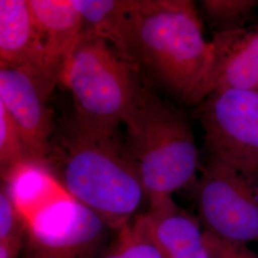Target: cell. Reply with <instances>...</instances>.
<instances>
[{"instance_id": "6da1fadb", "label": "cell", "mask_w": 258, "mask_h": 258, "mask_svg": "<svg viewBox=\"0 0 258 258\" xmlns=\"http://www.w3.org/2000/svg\"><path fill=\"white\" fill-rule=\"evenodd\" d=\"M213 55L194 1L133 0L129 62L182 102H203Z\"/></svg>"}, {"instance_id": "7a4b0ae2", "label": "cell", "mask_w": 258, "mask_h": 258, "mask_svg": "<svg viewBox=\"0 0 258 258\" xmlns=\"http://www.w3.org/2000/svg\"><path fill=\"white\" fill-rule=\"evenodd\" d=\"M46 165L74 199L120 231L147 198L138 169L116 133L86 128L74 120L52 138Z\"/></svg>"}, {"instance_id": "3957f363", "label": "cell", "mask_w": 258, "mask_h": 258, "mask_svg": "<svg viewBox=\"0 0 258 258\" xmlns=\"http://www.w3.org/2000/svg\"><path fill=\"white\" fill-rule=\"evenodd\" d=\"M123 124L129 156L149 202L191 184L200 169L199 151L184 112L142 85Z\"/></svg>"}, {"instance_id": "277c9868", "label": "cell", "mask_w": 258, "mask_h": 258, "mask_svg": "<svg viewBox=\"0 0 258 258\" xmlns=\"http://www.w3.org/2000/svg\"><path fill=\"white\" fill-rule=\"evenodd\" d=\"M136 73L106 40L83 32L58 80L73 96V120L86 128L116 133L142 87Z\"/></svg>"}, {"instance_id": "5b68a950", "label": "cell", "mask_w": 258, "mask_h": 258, "mask_svg": "<svg viewBox=\"0 0 258 258\" xmlns=\"http://www.w3.org/2000/svg\"><path fill=\"white\" fill-rule=\"evenodd\" d=\"M210 159L258 186V90L211 93L198 108Z\"/></svg>"}, {"instance_id": "8992f818", "label": "cell", "mask_w": 258, "mask_h": 258, "mask_svg": "<svg viewBox=\"0 0 258 258\" xmlns=\"http://www.w3.org/2000/svg\"><path fill=\"white\" fill-rule=\"evenodd\" d=\"M196 188L205 231L233 242H258V186L209 160Z\"/></svg>"}, {"instance_id": "52a82bcc", "label": "cell", "mask_w": 258, "mask_h": 258, "mask_svg": "<svg viewBox=\"0 0 258 258\" xmlns=\"http://www.w3.org/2000/svg\"><path fill=\"white\" fill-rule=\"evenodd\" d=\"M24 227L29 258H94L109 228L72 196Z\"/></svg>"}, {"instance_id": "ba28073f", "label": "cell", "mask_w": 258, "mask_h": 258, "mask_svg": "<svg viewBox=\"0 0 258 258\" xmlns=\"http://www.w3.org/2000/svg\"><path fill=\"white\" fill-rule=\"evenodd\" d=\"M54 85L27 69L0 66V103L14 120L31 161L42 164L54 133L46 103Z\"/></svg>"}, {"instance_id": "9c48e42d", "label": "cell", "mask_w": 258, "mask_h": 258, "mask_svg": "<svg viewBox=\"0 0 258 258\" xmlns=\"http://www.w3.org/2000/svg\"><path fill=\"white\" fill-rule=\"evenodd\" d=\"M212 42L214 55L205 99L218 90H258V25L217 32Z\"/></svg>"}, {"instance_id": "30bf717a", "label": "cell", "mask_w": 258, "mask_h": 258, "mask_svg": "<svg viewBox=\"0 0 258 258\" xmlns=\"http://www.w3.org/2000/svg\"><path fill=\"white\" fill-rule=\"evenodd\" d=\"M0 64L27 69L56 83L47 69L29 0L0 1Z\"/></svg>"}, {"instance_id": "8fae6325", "label": "cell", "mask_w": 258, "mask_h": 258, "mask_svg": "<svg viewBox=\"0 0 258 258\" xmlns=\"http://www.w3.org/2000/svg\"><path fill=\"white\" fill-rule=\"evenodd\" d=\"M47 69L56 82L82 37L83 19L72 0H29Z\"/></svg>"}, {"instance_id": "7c38bea8", "label": "cell", "mask_w": 258, "mask_h": 258, "mask_svg": "<svg viewBox=\"0 0 258 258\" xmlns=\"http://www.w3.org/2000/svg\"><path fill=\"white\" fill-rule=\"evenodd\" d=\"M149 204L145 217L164 258H211L199 223L180 209L171 196Z\"/></svg>"}, {"instance_id": "4fadbf2b", "label": "cell", "mask_w": 258, "mask_h": 258, "mask_svg": "<svg viewBox=\"0 0 258 258\" xmlns=\"http://www.w3.org/2000/svg\"><path fill=\"white\" fill-rule=\"evenodd\" d=\"M5 183L24 225L51 206L71 197L46 164L42 163L28 161Z\"/></svg>"}, {"instance_id": "5bb4252c", "label": "cell", "mask_w": 258, "mask_h": 258, "mask_svg": "<svg viewBox=\"0 0 258 258\" xmlns=\"http://www.w3.org/2000/svg\"><path fill=\"white\" fill-rule=\"evenodd\" d=\"M83 19V32L106 40L128 60L133 0H72ZM132 64V63H131Z\"/></svg>"}, {"instance_id": "9a60e30c", "label": "cell", "mask_w": 258, "mask_h": 258, "mask_svg": "<svg viewBox=\"0 0 258 258\" xmlns=\"http://www.w3.org/2000/svg\"><path fill=\"white\" fill-rule=\"evenodd\" d=\"M119 231L118 239L104 258H164L151 236L145 214Z\"/></svg>"}, {"instance_id": "2e32d148", "label": "cell", "mask_w": 258, "mask_h": 258, "mask_svg": "<svg viewBox=\"0 0 258 258\" xmlns=\"http://www.w3.org/2000/svg\"><path fill=\"white\" fill-rule=\"evenodd\" d=\"M204 12L218 32L245 27L258 5L255 0H204Z\"/></svg>"}, {"instance_id": "e0dca14e", "label": "cell", "mask_w": 258, "mask_h": 258, "mask_svg": "<svg viewBox=\"0 0 258 258\" xmlns=\"http://www.w3.org/2000/svg\"><path fill=\"white\" fill-rule=\"evenodd\" d=\"M29 158L25 145L14 120L0 103V168L4 181ZM34 162V161H33Z\"/></svg>"}, {"instance_id": "ac0fdd59", "label": "cell", "mask_w": 258, "mask_h": 258, "mask_svg": "<svg viewBox=\"0 0 258 258\" xmlns=\"http://www.w3.org/2000/svg\"><path fill=\"white\" fill-rule=\"evenodd\" d=\"M25 227L14 203L8 188L1 186L0 191V241L24 235Z\"/></svg>"}, {"instance_id": "d6986e66", "label": "cell", "mask_w": 258, "mask_h": 258, "mask_svg": "<svg viewBox=\"0 0 258 258\" xmlns=\"http://www.w3.org/2000/svg\"><path fill=\"white\" fill-rule=\"evenodd\" d=\"M204 237L211 258H258L247 244L222 239L206 231Z\"/></svg>"}, {"instance_id": "ffe728a7", "label": "cell", "mask_w": 258, "mask_h": 258, "mask_svg": "<svg viewBox=\"0 0 258 258\" xmlns=\"http://www.w3.org/2000/svg\"><path fill=\"white\" fill-rule=\"evenodd\" d=\"M23 245L24 235L0 241V258H19Z\"/></svg>"}]
</instances>
